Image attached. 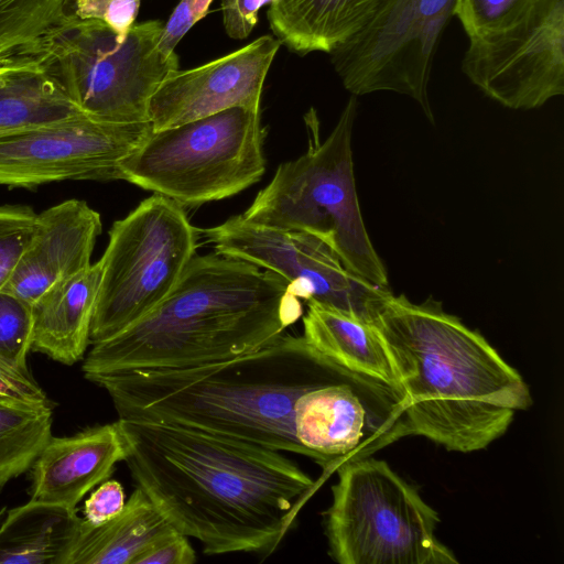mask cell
Returning <instances> with one entry per match:
<instances>
[{
	"instance_id": "52a82bcc",
	"label": "cell",
	"mask_w": 564,
	"mask_h": 564,
	"mask_svg": "<svg viewBox=\"0 0 564 564\" xmlns=\"http://www.w3.org/2000/svg\"><path fill=\"white\" fill-rule=\"evenodd\" d=\"M261 107H232L153 131L120 165L122 180L182 207L234 196L264 174Z\"/></svg>"
},
{
	"instance_id": "8992f818",
	"label": "cell",
	"mask_w": 564,
	"mask_h": 564,
	"mask_svg": "<svg viewBox=\"0 0 564 564\" xmlns=\"http://www.w3.org/2000/svg\"><path fill=\"white\" fill-rule=\"evenodd\" d=\"M70 2V1H69ZM164 23H135L124 39L96 19L65 14L14 56L56 80L86 115L113 123L150 122L160 84L178 69V56L159 48Z\"/></svg>"
},
{
	"instance_id": "ba28073f",
	"label": "cell",
	"mask_w": 564,
	"mask_h": 564,
	"mask_svg": "<svg viewBox=\"0 0 564 564\" xmlns=\"http://www.w3.org/2000/svg\"><path fill=\"white\" fill-rule=\"evenodd\" d=\"M325 512L330 557L339 564H457L435 535L440 517L383 460H349L336 470Z\"/></svg>"
},
{
	"instance_id": "83f0119b",
	"label": "cell",
	"mask_w": 564,
	"mask_h": 564,
	"mask_svg": "<svg viewBox=\"0 0 564 564\" xmlns=\"http://www.w3.org/2000/svg\"><path fill=\"white\" fill-rule=\"evenodd\" d=\"M141 0H70L69 10L82 19H96L124 39L137 23Z\"/></svg>"
},
{
	"instance_id": "7a4b0ae2",
	"label": "cell",
	"mask_w": 564,
	"mask_h": 564,
	"mask_svg": "<svg viewBox=\"0 0 564 564\" xmlns=\"http://www.w3.org/2000/svg\"><path fill=\"white\" fill-rule=\"evenodd\" d=\"M345 367L304 336L219 362L180 369L85 375L110 397L119 419L199 430L307 457L295 436V406Z\"/></svg>"
},
{
	"instance_id": "ffe728a7",
	"label": "cell",
	"mask_w": 564,
	"mask_h": 564,
	"mask_svg": "<svg viewBox=\"0 0 564 564\" xmlns=\"http://www.w3.org/2000/svg\"><path fill=\"white\" fill-rule=\"evenodd\" d=\"M306 303L303 336L315 349L349 370L401 390L387 349L372 325L319 303Z\"/></svg>"
},
{
	"instance_id": "277c9868",
	"label": "cell",
	"mask_w": 564,
	"mask_h": 564,
	"mask_svg": "<svg viewBox=\"0 0 564 564\" xmlns=\"http://www.w3.org/2000/svg\"><path fill=\"white\" fill-rule=\"evenodd\" d=\"M303 314L283 278L219 253L195 254L172 292L147 316L96 343L85 375L180 369L252 352Z\"/></svg>"
},
{
	"instance_id": "4fadbf2b",
	"label": "cell",
	"mask_w": 564,
	"mask_h": 564,
	"mask_svg": "<svg viewBox=\"0 0 564 564\" xmlns=\"http://www.w3.org/2000/svg\"><path fill=\"white\" fill-rule=\"evenodd\" d=\"M151 132V122L113 123L82 115L0 137V185L122 180L121 163Z\"/></svg>"
},
{
	"instance_id": "d4e9b609",
	"label": "cell",
	"mask_w": 564,
	"mask_h": 564,
	"mask_svg": "<svg viewBox=\"0 0 564 564\" xmlns=\"http://www.w3.org/2000/svg\"><path fill=\"white\" fill-rule=\"evenodd\" d=\"M33 334L32 304L0 291V364L8 369L33 378L28 367Z\"/></svg>"
},
{
	"instance_id": "ac0fdd59",
	"label": "cell",
	"mask_w": 564,
	"mask_h": 564,
	"mask_svg": "<svg viewBox=\"0 0 564 564\" xmlns=\"http://www.w3.org/2000/svg\"><path fill=\"white\" fill-rule=\"evenodd\" d=\"M383 0H272L267 11L274 37L304 56L330 53L358 32Z\"/></svg>"
},
{
	"instance_id": "836d02e7",
	"label": "cell",
	"mask_w": 564,
	"mask_h": 564,
	"mask_svg": "<svg viewBox=\"0 0 564 564\" xmlns=\"http://www.w3.org/2000/svg\"><path fill=\"white\" fill-rule=\"evenodd\" d=\"M8 57L0 56V73L4 69L7 65Z\"/></svg>"
},
{
	"instance_id": "2e32d148",
	"label": "cell",
	"mask_w": 564,
	"mask_h": 564,
	"mask_svg": "<svg viewBox=\"0 0 564 564\" xmlns=\"http://www.w3.org/2000/svg\"><path fill=\"white\" fill-rule=\"evenodd\" d=\"M118 421L47 441L32 465L31 500L75 509L127 456Z\"/></svg>"
},
{
	"instance_id": "9c48e42d",
	"label": "cell",
	"mask_w": 564,
	"mask_h": 564,
	"mask_svg": "<svg viewBox=\"0 0 564 564\" xmlns=\"http://www.w3.org/2000/svg\"><path fill=\"white\" fill-rule=\"evenodd\" d=\"M197 230L185 210L159 194L113 223L100 258L90 344L113 337L152 312L196 254Z\"/></svg>"
},
{
	"instance_id": "7402d4cb",
	"label": "cell",
	"mask_w": 564,
	"mask_h": 564,
	"mask_svg": "<svg viewBox=\"0 0 564 564\" xmlns=\"http://www.w3.org/2000/svg\"><path fill=\"white\" fill-rule=\"evenodd\" d=\"M84 113L51 76L9 56L0 73V137L65 121Z\"/></svg>"
},
{
	"instance_id": "f546056e",
	"label": "cell",
	"mask_w": 564,
	"mask_h": 564,
	"mask_svg": "<svg viewBox=\"0 0 564 564\" xmlns=\"http://www.w3.org/2000/svg\"><path fill=\"white\" fill-rule=\"evenodd\" d=\"M214 0H180L164 23L159 48L165 54L175 52L186 33L208 12Z\"/></svg>"
},
{
	"instance_id": "5b68a950",
	"label": "cell",
	"mask_w": 564,
	"mask_h": 564,
	"mask_svg": "<svg viewBox=\"0 0 564 564\" xmlns=\"http://www.w3.org/2000/svg\"><path fill=\"white\" fill-rule=\"evenodd\" d=\"M357 105V96L351 95L323 141L317 112L310 108L304 115L306 152L281 163L242 216L254 224L312 235L332 248L350 272L389 286L357 196L351 149Z\"/></svg>"
},
{
	"instance_id": "44dd1931",
	"label": "cell",
	"mask_w": 564,
	"mask_h": 564,
	"mask_svg": "<svg viewBox=\"0 0 564 564\" xmlns=\"http://www.w3.org/2000/svg\"><path fill=\"white\" fill-rule=\"evenodd\" d=\"M82 519L76 509L30 500L0 525V564H64Z\"/></svg>"
},
{
	"instance_id": "30bf717a",
	"label": "cell",
	"mask_w": 564,
	"mask_h": 564,
	"mask_svg": "<svg viewBox=\"0 0 564 564\" xmlns=\"http://www.w3.org/2000/svg\"><path fill=\"white\" fill-rule=\"evenodd\" d=\"M457 0H383L366 26L329 53L354 96L394 91L414 99L434 122L429 83Z\"/></svg>"
},
{
	"instance_id": "1f68e13d",
	"label": "cell",
	"mask_w": 564,
	"mask_h": 564,
	"mask_svg": "<svg viewBox=\"0 0 564 564\" xmlns=\"http://www.w3.org/2000/svg\"><path fill=\"white\" fill-rule=\"evenodd\" d=\"M272 0H221L223 23L234 40L249 36L258 22L259 10Z\"/></svg>"
},
{
	"instance_id": "9a60e30c",
	"label": "cell",
	"mask_w": 564,
	"mask_h": 564,
	"mask_svg": "<svg viewBox=\"0 0 564 564\" xmlns=\"http://www.w3.org/2000/svg\"><path fill=\"white\" fill-rule=\"evenodd\" d=\"M101 228L99 213L82 199L39 213L33 237L3 291L32 304L53 284L91 264Z\"/></svg>"
},
{
	"instance_id": "d6986e66",
	"label": "cell",
	"mask_w": 564,
	"mask_h": 564,
	"mask_svg": "<svg viewBox=\"0 0 564 564\" xmlns=\"http://www.w3.org/2000/svg\"><path fill=\"white\" fill-rule=\"evenodd\" d=\"M170 528L147 494L137 486L115 518L100 525L82 519L64 564H132L142 550Z\"/></svg>"
},
{
	"instance_id": "6da1fadb",
	"label": "cell",
	"mask_w": 564,
	"mask_h": 564,
	"mask_svg": "<svg viewBox=\"0 0 564 564\" xmlns=\"http://www.w3.org/2000/svg\"><path fill=\"white\" fill-rule=\"evenodd\" d=\"M117 421L135 485L208 555H270L318 486L282 452L174 424Z\"/></svg>"
},
{
	"instance_id": "8fae6325",
	"label": "cell",
	"mask_w": 564,
	"mask_h": 564,
	"mask_svg": "<svg viewBox=\"0 0 564 564\" xmlns=\"http://www.w3.org/2000/svg\"><path fill=\"white\" fill-rule=\"evenodd\" d=\"M217 253L242 260L286 280L293 294L372 325L393 295L350 272L335 251L300 231L251 223L242 215L203 230Z\"/></svg>"
},
{
	"instance_id": "f1b7e54d",
	"label": "cell",
	"mask_w": 564,
	"mask_h": 564,
	"mask_svg": "<svg viewBox=\"0 0 564 564\" xmlns=\"http://www.w3.org/2000/svg\"><path fill=\"white\" fill-rule=\"evenodd\" d=\"M196 553L188 538L173 527L155 538L132 564H194Z\"/></svg>"
},
{
	"instance_id": "7c38bea8",
	"label": "cell",
	"mask_w": 564,
	"mask_h": 564,
	"mask_svg": "<svg viewBox=\"0 0 564 564\" xmlns=\"http://www.w3.org/2000/svg\"><path fill=\"white\" fill-rule=\"evenodd\" d=\"M462 70L485 95L514 110L564 94V0H533L511 26L469 40Z\"/></svg>"
},
{
	"instance_id": "e0dca14e",
	"label": "cell",
	"mask_w": 564,
	"mask_h": 564,
	"mask_svg": "<svg viewBox=\"0 0 564 564\" xmlns=\"http://www.w3.org/2000/svg\"><path fill=\"white\" fill-rule=\"evenodd\" d=\"M100 259L61 280L32 303L31 350L63 365L80 360L90 344V327L100 288Z\"/></svg>"
},
{
	"instance_id": "d6a6232c",
	"label": "cell",
	"mask_w": 564,
	"mask_h": 564,
	"mask_svg": "<svg viewBox=\"0 0 564 564\" xmlns=\"http://www.w3.org/2000/svg\"><path fill=\"white\" fill-rule=\"evenodd\" d=\"M0 397L31 405H46L48 400L33 378L21 376L0 364Z\"/></svg>"
},
{
	"instance_id": "4316f807",
	"label": "cell",
	"mask_w": 564,
	"mask_h": 564,
	"mask_svg": "<svg viewBox=\"0 0 564 564\" xmlns=\"http://www.w3.org/2000/svg\"><path fill=\"white\" fill-rule=\"evenodd\" d=\"M37 213L26 205L0 206V291L3 290L35 231Z\"/></svg>"
},
{
	"instance_id": "5bb4252c",
	"label": "cell",
	"mask_w": 564,
	"mask_h": 564,
	"mask_svg": "<svg viewBox=\"0 0 564 564\" xmlns=\"http://www.w3.org/2000/svg\"><path fill=\"white\" fill-rule=\"evenodd\" d=\"M281 43L262 35L194 68L172 72L150 101L153 131L243 106L261 107L263 85Z\"/></svg>"
},
{
	"instance_id": "cb8c5ba5",
	"label": "cell",
	"mask_w": 564,
	"mask_h": 564,
	"mask_svg": "<svg viewBox=\"0 0 564 564\" xmlns=\"http://www.w3.org/2000/svg\"><path fill=\"white\" fill-rule=\"evenodd\" d=\"M70 0H0V56L31 44L66 12Z\"/></svg>"
},
{
	"instance_id": "3957f363",
	"label": "cell",
	"mask_w": 564,
	"mask_h": 564,
	"mask_svg": "<svg viewBox=\"0 0 564 564\" xmlns=\"http://www.w3.org/2000/svg\"><path fill=\"white\" fill-rule=\"evenodd\" d=\"M409 400L412 435L470 453L502 436L530 408L522 376L477 330L432 296L392 295L372 324Z\"/></svg>"
},
{
	"instance_id": "603a6c76",
	"label": "cell",
	"mask_w": 564,
	"mask_h": 564,
	"mask_svg": "<svg viewBox=\"0 0 564 564\" xmlns=\"http://www.w3.org/2000/svg\"><path fill=\"white\" fill-rule=\"evenodd\" d=\"M50 404L0 397V488L29 470L52 436Z\"/></svg>"
},
{
	"instance_id": "4dcf8cb0",
	"label": "cell",
	"mask_w": 564,
	"mask_h": 564,
	"mask_svg": "<svg viewBox=\"0 0 564 564\" xmlns=\"http://www.w3.org/2000/svg\"><path fill=\"white\" fill-rule=\"evenodd\" d=\"M124 505L121 484L116 480H105L85 501V520L93 525H100L119 514Z\"/></svg>"
},
{
	"instance_id": "484cf974",
	"label": "cell",
	"mask_w": 564,
	"mask_h": 564,
	"mask_svg": "<svg viewBox=\"0 0 564 564\" xmlns=\"http://www.w3.org/2000/svg\"><path fill=\"white\" fill-rule=\"evenodd\" d=\"M533 0H457L455 14L469 40L514 24Z\"/></svg>"
}]
</instances>
